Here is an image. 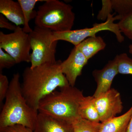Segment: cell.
I'll return each instance as SVG.
<instances>
[{"label": "cell", "instance_id": "obj_15", "mask_svg": "<svg viewBox=\"0 0 132 132\" xmlns=\"http://www.w3.org/2000/svg\"><path fill=\"white\" fill-rule=\"evenodd\" d=\"M80 112L82 118L87 120L100 123V115L95 102L93 96L84 97L81 104Z\"/></svg>", "mask_w": 132, "mask_h": 132}, {"label": "cell", "instance_id": "obj_14", "mask_svg": "<svg viewBox=\"0 0 132 132\" xmlns=\"http://www.w3.org/2000/svg\"><path fill=\"white\" fill-rule=\"evenodd\" d=\"M106 46V44L103 38L95 36L87 38L75 46L89 60L98 52L105 49Z\"/></svg>", "mask_w": 132, "mask_h": 132}, {"label": "cell", "instance_id": "obj_10", "mask_svg": "<svg viewBox=\"0 0 132 132\" xmlns=\"http://www.w3.org/2000/svg\"><path fill=\"white\" fill-rule=\"evenodd\" d=\"M118 73L116 58L110 60L102 69H95L93 72V76L97 82V87L93 96L98 97L111 89L112 82Z\"/></svg>", "mask_w": 132, "mask_h": 132}, {"label": "cell", "instance_id": "obj_6", "mask_svg": "<svg viewBox=\"0 0 132 132\" xmlns=\"http://www.w3.org/2000/svg\"><path fill=\"white\" fill-rule=\"evenodd\" d=\"M114 14L115 13L109 15L105 22L100 24L95 23L93 27L90 28L71 30L63 32H53L52 40L53 41H65L72 43L75 46L79 45L87 38L95 36L99 32L108 31L114 34L118 42H123L125 38L120 30L118 23H114V21L116 20Z\"/></svg>", "mask_w": 132, "mask_h": 132}, {"label": "cell", "instance_id": "obj_25", "mask_svg": "<svg viewBox=\"0 0 132 132\" xmlns=\"http://www.w3.org/2000/svg\"><path fill=\"white\" fill-rule=\"evenodd\" d=\"M4 15L0 14V27L1 28H5L10 31H14L17 28V27L14 24H13L8 21Z\"/></svg>", "mask_w": 132, "mask_h": 132}, {"label": "cell", "instance_id": "obj_18", "mask_svg": "<svg viewBox=\"0 0 132 132\" xmlns=\"http://www.w3.org/2000/svg\"><path fill=\"white\" fill-rule=\"evenodd\" d=\"M74 132H99L101 123H96L81 118L72 124Z\"/></svg>", "mask_w": 132, "mask_h": 132}, {"label": "cell", "instance_id": "obj_22", "mask_svg": "<svg viewBox=\"0 0 132 132\" xmlns=\"http://www.w3.org/2000/svg\"><path fill=\"white\" fill-rule=\"evenodd\" d=\"M102 7L97 15V19L105 21L109 15L112 14L113 9L112 8L111 0H102Z\"/></svg>", "mask_w": 132, "mask_h": 132}, {"label": "cell", "instance_id": "obj_12", "mask_svg": "<svg viewBox=\"0 0 132 132\" xmlns=\"http://www.w3.org/2000/svg\"><path fill=\"white\" fill-rule=\"evenodd\" d=\"M0 13L16 26H24L23 12L18 2L12 0H1Z\"/></svg>", "mask_w": 132, "mask_h": 132}, {"label": "cell", "instance_id": "obj_2", "mask_svg": "<svg viewBox=\"0 0 132 132\" xmlns=\"http://www.w3.org/2000/svg\"><path fill=\"white\" fill-rule=\"evenodd\" d=\"M85 96L82 91L70 85L60 88L40 100L38 112L73 124L81 119V104Z\"/></svg>", "mask_w": 132, "mask_h": 132}, {"label": "cell", "instance_id": "obj_27", "mask_svg": "<svg viewBox=\"0 0 132 132\" xmlns=\"http://www.w3.org/2000/svg\"><path fill=\"white\" fill-rule=\"evenodd\" d=\"M129 48V52L131 54H132V44L129 45L128 47Z\"/></svg>", "mask_w": 132, "mask_h": 132}, {"label": "cell", "instance_id": "obj_9", "mask_svg": "<svg viewBox=\"0 0 132 132\" xmlns=\"http://www.w3.org/2000/svg\"><path fill=\"white\" fill-rule=\"evenodd\" d=\"M88 60L77 47L75 46L67 59L61 61L60 67L62 72L70 86H75L77 78L81 74L82 69Z\"/></svg>", "mask_w": 132, "mask_h": 132}, {"label": "cell", "instance_id": "obj_16", "mask_svg": "<svg viewBox=\"0 0 132 132\" xmlns=\"http://www.w3.org/2000/svg\"><path fill=\"white\" fill-rule=\"evenodd\" d=\"M43 0H18L22 9L24 19L23 30L27 34L31 33L33 29L29 26V21L32 19H35L37 12L34 10L36 4L39 2L45 1Z\"/></svg>", "mask_w": 132, "mask_h": 132}, {"label": "cell", "instance_id": "obj_11", "mask_svg": "<svg viewBox=\"0 0 132 132\" xmlns=\"http://www.w3.org/2000/svg\"><path fill=\"white\" fill-rule=\"evenodd\" d=\"M34 132H74L73 125L45 114L38 113Z\"/></svg>", "mask_w": 132, "mask_h": 132}, {"label": "cell", "instance_id": "obj_8", "mask_svg": "<svg viewBox=\"0 0 132 132\" xmlns=\"http://www.w3.org/2000/svg\"><path fill=\"white\" fill-rule=\"evenodd\" d=\"M95 102L101 123L116 117L123 108L120 93L113 88L95 98Z\"/></svg>", "mask_w": 132, "mask_h": 132}, {"label": "cell", "instance_id": "obj_17", "mask_svg": "<svg viewBox=\"0 0 132 132\" xmlns=\"http://www.w3.org/2000/svg\"><path fill=\"white\" fill-rule=\"evenodd\" d=\"M112 8L118 14L116 20H120L132 12V0H111Z\"/></svg>", "mask_w": 132, "mask_h": 132}, {"label": "cell", "instance_id": "obj_1", "mask_svg": "<svg viewBox=\"0 0 132 132\" xmlns=\"http://www.w3.org/2000/svg\"><path fill=\"white\" fill-rule=\"evenodd\" d=\"M61 61L26 68L23 74L21 91L29 106L38 111L39 102L57 88L69 85L60 67Z\"/></svg>", "mask_w": 132, "mask_h": 132}, {"label": "cell", "instance_id": "obj_3", "mask_svg": "<svg viewBox=\"0 0 132 132\" xmlns=\"http://www.w3.org/2000/svg\"><path fill=\"white\" fill-rule=\"evenodd\" d=\"M38 113L28 104L22 92L20 74H14L0 114V127L20 125L33 130Z\"/></svg>", "mask_w": 132, "mask_h": 132}, {"label": "cell", "instance_id": "obj_7", "mask_svg": "<svg viewBox=\"0 0 132 132\" xmlns=\"http://www.w3.org/2000/svg\"><path fill=\"white\" fill-rule=\"evenodd\" d=\"M0 48L4 49L15 60L16 64L31 62V44L29 34L18 26L13 32H0Z\"/></svg>", "mask_w": 132, "mask_h": 132}, {"label": "cell", "instance_id": "obj_21", "mask_svg": "<svg viewBox=\"0 0 132 132\" xmlns=\"http://www.w3.org/2000/svg\"><path fill=\"white\" fill-rule=\"evenodd\" d=\"M15 59L7 53L0 48V72L4 68H10L16 64Z\"/></svg>", "mask_w": 132, "mask_h": 132}, {"label": "cell", "instance_id": "obj_4", "mask_svg": "<svg viewBox=\"0 0 132 132\" xmlns=\"http://www.w3.org/2000/svg\"><path fill=\"white\" fill-rule=\"evenodd\" d=\"M73 7L58 0H46L38 7L35 19L36 26L53 32L70 31L75 20Z\"/></svg>", "mask_w": 132, "mask_h": 132}, {"label": "cell", "instance_id": "obj_23", "mask_svg": "<svg viewBox=\"0 0 132 132\" xmlns=\"http://www.w3.org/2000/svg\"><path fill=\"white\" fill-rule=\"evenodd\" d=\"M10 83L6 75L0 73V102L2 103L6 98L9 87Z\"/></svg>", "mask_w": 132, "mask_h": 132}, {"label": "cell", "instance_id": "obj_20", "mask_svg": "<svg viewBox=\"0 0 132 132\" xmlns=\"http://www.w3.org/2000/svg\"><path fill=\"white\" fill-rule=\"evenodd\" d=\"M118 24L121 32L132 40V12L124 16Z\"/></svg>", "mask_w": 132, "mask_h": 132}, {"label": "cell", "instance_id": "obj_19", "mask_svg": "<svg viewBox=\"0 0 132 132\" xmlns=\"http://www.w3.org/2000/svg\"><path fill=\"white\" fill-rule=\"evenodd\" d=\"M115 58L117 61L118 73L132 75V59L125 53L117 55Z\"/></svg>", "mask_w": 132, "mask_h": 132}, {"label": "cell", "instance_id": "obj_26", "mask_svg": "<svg viewBox=\"0 0 132 132\" xmlns=\"http://www.w3.org/2000/svg\"><path fill=\"white\" fill-rule=\"evenodd\" d=\"M126 132H132V115L130 119L129 124L128 126Z\"/></svg>", "mask_w": 132, "mask_h": 132}, {"label": "cell", "instance_id": "obj_13", "mask_svg": "<svg viewBox=\"0 0 132 132\" xmlns=\"http://www.w3.org/2000/svg\"><path fill=\"white\" fill-rule=\"evenodd\" d=\"M132 115V106L123 115L101 123L99 132H126Z\"/></svg>", "mask_w": 132, "mask_h": 132}, {"label": "cell", "instance_id": "obj_5", "mask_svg": "<svg viewBox=\"0 0 132 132\" xmlns=\"http://www.w3.org/2000/svg\"><path fill=\"white\" fill-rule=\"evenodd\" d=\"M53 31L35 26L29 34L32 53L31 66L33 69L42 64L55 63V53L58 41H53Z\"/></svg>", "mask_w": 132, "mask_h": 132}, {"label": "cell", "instance_id": "obj_24", "mask_svg": "<svg viewBox=\"0 0 132 132\" xmlns=\"http://www.w3.org/2000/svg\"><path fill=\"white\" fill-rule=\"evenodd\" d=\"M0 132H34L31 128L20 125L0 127Z\"/></svg>", "mask_w": 132, "mask_h": 132}]
</instances>
